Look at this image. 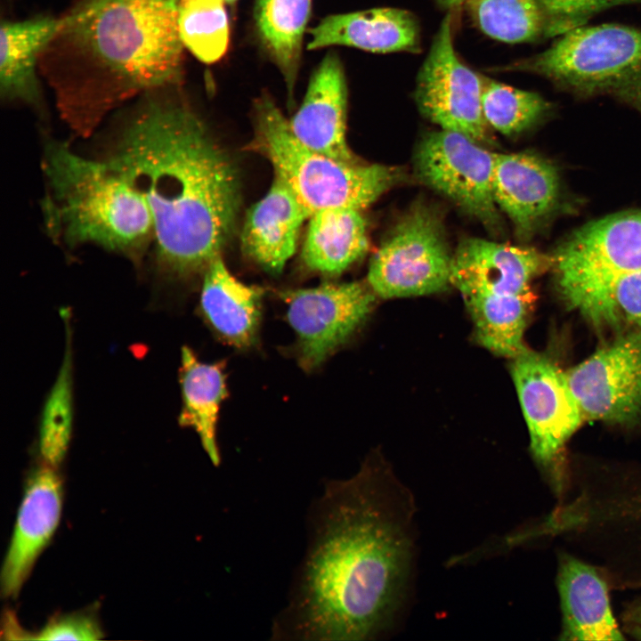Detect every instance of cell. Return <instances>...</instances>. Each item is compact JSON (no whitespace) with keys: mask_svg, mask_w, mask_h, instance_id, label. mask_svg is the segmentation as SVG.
<instances>
[{"mask_svg":"<svg viewBox=\"0 0 641 641\" xmlns=\"http://www.w3.org/2000/svg\"><path fill=\"white\" fill-rule=\"evenodd\" d=\"M310 540L279 638L369 640L405 596L414 552L415 501L386 467L367 462L331 480L312 512Z\"/></svg>","mask_w":641,"mask_h":641,"instance_id":"1","label":"cell"},{"mask_svg":"<svg viewBox=\"0 0 641 641\" xmlns=\"http://www.w3.org/2000/svg\"><path fill=\"white\" fill-rule=\"evenodd\" d=\"M174 86L139 97L105 160L145 198L158 266L180 277L221 255L240 191L231 159L199 117L171 95Z\"/></svg>","mask_w":641,"mask_h":641,"instance_id":"2","label":"cell"},{"mask_svg":"<svg viewBox=\"0 0 641 641\" xmlns=\"http://www.w3.org/2000/svg\"><path fill=\"white\" fill-rule=\"evenodd\" d=\"M172 0H77L43 51L39 72L78 135L134 97L179 85L183 45Z\"/></svg>","mask_w":641,"mask_h":641,"instance_id":"3","label":"cell"},{"mask_svg":"<svg viewBox=\"0 0 641 641\" xmlns=\"http://www.w3.org/2000/svg\"><path fill=\"white\" fill-rule=\"evenodd\" d=\"M44 173L43 209L52 235L70 247L94 244L134 261L154 240L150 209L142 194L106 160L86 158L65 142H50Z\"/></svg>","mask_w":641,"mask_h":641,"instance_id":"4","label":"cell"},{"mask_svg":"<svg viewBox=\"0 0 641 641\" xmlns=\"http://www.w3.org/2000/svg\"><path fill=\"white\" fill-rule=\"evenodd\" d=\"M253 149L269 159L310 214L348 207L362 210L402 178L400 169L340 160L303 144L268 97L256 101Z\"/></svg>","mask_w":641,"mask_h":641,"instance_id":"5","label":"cell"},{"mask_svg":"<svg viewBox=\"0 0 641 641\" xmlns=\"http://www.w3.org/2000/svg\"><path fill=\"white\" fill-rule=\"evenodd\" d=\"M511 69L538 75L580 99L612 97L641 115V28L582 26Z\"/></svg>","mask_w":641,"mask_h":641,"instance_id":"6","label":"cell"},{"mask_svg":"<svg viewBox=\"0 0 641 641\" xmlns=\"http://www.w3.org/2000/svg\"><path fill=\"white\" fill-rule=\"evenodd\" d=\"M552 258L567 306L595 326L616 327L609 287L619 276L641 270V210L584 225L558 246Z\"/></svg>","mask_w":641,"mask_h":641,"instance_id":"7","label":"cell"},{"mask_svg":"<svg viewBox=\"0 0 641 641\" xmlns=\"http://www.w3.org/2000/svg\"><path fill=\"white\" fill-rule=\"evenodd\" d=\"M451 264L441 215L419 202L372 256L367 283L385 299L434 294L451 285Z\"/></svg>","mask_w":641,"mask_h":641,"instance_id":"8","label":"cell"},{"mask_svg":"<svg viewBox=\"0 0 641 641\" xmlns=\"http://www.w3.org/2000/svg\"><path fill=\"white\" fill-rule=\"evenodd\" d=\"M511 370L532 456L559 499L567 480L563 450L584 417L566 373L548 357L525 347L513 358Z\"/></svg>","mask_w":641,"mask_h":641,"instance_id":"9","label":"cell"},{"mask_svg":"<svg viewBox=\"0 0 641 641\" xmlns=\"http://www.w3.org/2000/svg\"><path fill=\"white\" fill-rule=\"evenodd\" d=\"M495 153L470 137L442 129L426 134L416 150L418 178L447 197L491 232L502 230L492 188Z\"/></svg>","mask_w":641,"mask_h":641,"instance_id":"10","label":"cell"},{"mask_svg":"<svg viewBox=\"0 0 641 641\" xmlns=\"http://www.w3.org/2000/svg\"><path fill=\"white\" fill-rule=\"evenodd\" d=\"M449 12L434 36L417 77L415 100L421 113L442 129L491 143L482 109V75L458 56Z\"/></svg>","mask_w":641,"mask_h":641,"instance_id":"11","label":"cell"},{"mask_svg":"<svg viewBox=\"0 0 641 641\" xmlns=\"http://www.w3.org/2000/svg\"><path fill=\"white\" fill-rule=\"evenodd\" d=\"M376 296L367 282L359 281L283 292L301 365L307 370L320 366L362 324Z\"/></svg>","mask_w":641,"mask_h":641,"instance_id":"12","label":"cell"},{"mask_svg":"<svg viewBox=\"0 0 641 641\" xmlns=\"http://www.w3.org/2000/svg\"><path fill=\"white\" fill-rule=\"evenodd\" d=\"M584 419H641V329L616 338L565 371Z\"/></svg>","mask_w":641,"mask_h":641,"instance_id":"13","label":"cell"},{"mask_svg":"<svg viewBox=\"0 0 641 641\" xmlns=\"http://www.w3.org/2000/svg\"><path fill=\"white\" fill-rule=\"evenodd\" d=\"M552 264V256L534 248L467 238L452 256L450 283L463 297L530 295L532 279Z\"/></svg>","mask_w":641,"mask_h":641,"instance_id":"14","label":"cell"},{"mask_svg":"<svg viewBox=\"0 0 641 641\" xmlns=\"http://www.w3.org/2000/svg\"><path fill=\"white\" fill-rule=\"evenodd\" d=\"M495 202L519 239L533 237L562 207L558 173L547 159L531 153H495Z\"/></svg>","mask_w":641,"mask_h":641,"instance_id":"15","label":"cell"},{"mask_svg":"<svg viewBox=\"0 0 641 641\" xmlns=\"http://www.w3.org/2000/svg\"><path fill=\"white\" fill-rule=\"evenodd\" d=\"M56 468L44 462L28 479L1 573V589L5 597L18 595L58 526L62 482Z\"/></svg>","mask_w":641,"mask_h":641,"instance_id":"16","label":"cell"},{"mask_svg":"<svg viewBox=\"0 0 641 641\" xmlns=\"http://www.w3.org/2000/svg\"><path fill=\"white\" fill-rule=\"evenodd\" d=\"M347 86L339 58L328 53L313 72L304 101L288 121L303 144L332 158L356 161L346 141Z\"/></svg>","mask_w":641,"mask_h":641,"instance_id":"17","label":"cell"},{"mask_svg":"<svg viewBox=\"0 0 641 641\" xmlns=\"http://www.w3.org/2000/svg\"><path fill=\"white\" fill-rule=\"evenodd\" d=\"M603 572L569 554L558 556L556 588L562 613L559 639L623 640Z\"/></svg>","mask_w":641,"mask_h":641,"instance_id":"18","label":"cell"},{"mask_svg":"<svg viewBox=\"0 0 641 641\" xmlns=\"http://www.w3.org/2000/svg\"><path fill=\"white\" fill-rule=\"evenodd\" d=\"M310 216L289 187L275 176L267 193L246 215L243 251L264 271L280 273L295 254L300 230Z\"/></svg>","mask_w":641,"mask_h":641,"instance_id":"19","label":"cell"},{"mask_svg":"<svg viewBox=\"0 0 641 641\" xmlns=\"http://www.w3.org/2000/svg\"><path fill=\"white\" fill-rule=\"evenodd\" d=\"M308 49L345 45L371 53L415 52L419 27L414 15L398 8H374L324 18L310 30Z\"/></svg>","mask_w":641,"mask_h":641,"instance_id":"20","label":"cell"},{"mask_svg":"<svg viewBox=\"0 0 641 641\" xmlns=\"http://www.w3.org/2000/svg\"><path fill=\"white\" fill-rule=\"evenodd\" d=\"M62 23V17L37 16L3 20L0 33V93L3 100L44 110L37 77L40 56Z\"/></svg>","mask_w":641,"mask_h":641,"instance_id":"21","label":"cell"},{"mask_svg":"<svg viewBox=\"0 0 641 641\" xmlns=\"http://www.w3.org/2000/svg\"><path fill=\"white\" fill-rule=\"evenodd\" d=\"M263 289L234 277L221 258L206 267L200 309L207 322L227 343L248 348L256 341L262 316Z\"/></svg>","mask_w":641,"mask_h":641,"instance_id":"22","label":"cell"},{"mask_svg":"<svg viewBox=\"0 0 641 641\" xmlns=\"http://www.w3.org/2000/svg\"><path fill=\"white\" fill-rule=\"evenodd\" d=\"M367 223L361 210L334 207L311 215L302 258L312 271L340 274L368 250Z\"/></svg>","mask_w":641,"mask_h":641,"instance_id":"23","label":"cell"},{"mask_svg":"<svg viewBox=\"0 0 641 641\" xmlns=\"http://www.w3.org/2000/svg\"><path fill=\"white\" fill-rule=\"evenodd\" d=\"M181 360L179 423L195 430L212 462L218 464L216 425L221 403L227 396L223 365L199 361L188 346L183 347Z\"/></svg>","mask_w":641,"mask_h":641,"instance_id":"24","label":"cell"},{"mask_svg":"<svg viewBox=\"0 0 641 641\" xmlns=\"http://www.w3.org/2000/svg\"><path fill=\"white\" fill-rule=\"evenodd\" d=\"M312 0H256L259 37L292 90L296 78L303 37Z\"/></svg>","mask_w":641,"mask_h":641,"instance_id":"25","label":"cell"},{"mask_svg":"<svg viewBox=\"0 0 641 641\" xmlns=\"http://www.w3.org/2000/svg\"><path fill=\"white\" fill-rule=\"evenodd\" d=\"M473 320L479 344L492 353L514 358L524 348L523 334L532 295L505 299L463 298Z\"/></svg>","mask_w":641,"mask_h":641,"instance_id":"26","label":"cell"},{"mask_svg":"<svg viewBox=\"0 0 641 641\" xmlns=\"http://www.w3.org/2000/svg\"><path fill=\"white\" fill-rule=\"evenodd\" d=\"M65 321V353L57 378L44 405L40 428L39 450L43 461L57 467L63 460L71 437L73 422V363L69 312L62 309Z\"/></svg>","mask_w":641,"mask_h":641,"instance_id":"27","label":"cell"},{"mask_svg":"<svg viewBox=\"0 0 641 641\" xmlns=\"http://www.w3.org/2000/svg\"><path fill=\"white\" fill-rule=\"evenodd\" d=\"M482 109L489 125L513 136L545 119L552 104L534 92L517 89L482 75Z\"/></svg>","mask_w":641,"mask_h":641,"instance_id":"28","label":"cell"},{"mask_svg":"<svg viewBox=\"0 0 641 641\" xmlns=\"http://www.w3.org/2000/svg\"><path fill=\"white\" fill-rule=\"evenodd\" d=\"M177 25L183 45L204 63L226 53L229 23L223 0H178Z\"/></svg>","mask_w":641,"mask_h":641,"instance_id":"29","label":"cell"},{"mask_svg":"<svg viewBox=\"0 0 641 641\" xmlns=\"http://www.w3.org/2000/svg\"><path fill=\"white\" fill-rule=\"evenodd\" d=\"M465 5L477 27L493 39L515 44L541 38L535 0H467Z\"/></svg>","mask_w":641,"mask_h":641,"instance_id":"30","label":"cell"},{"mask_svg":"<svg viewBox=\"0 0 641 641\" xmlns=\"http://www.w3.org/2000/svg\"><path fill=\"white\" fill-rule=\"evenodd\" d=\"M103 632L93 613H75L56 616L37 633H27L26 639L97 640Z\"/></svg>","mask_w":641,"mask_h":641,"instance_id":"31","label":"cell"},{"mask_svg":"<svg viewBox=\"0 0 641 641\" xmlns=\"http://www.w3.org/2000/svg\"><path fill=\"white\" fill-rule=\"evenodd\" d=\"M609 297L621 323L641 329V270L616 278L609 287Z\"/></svg>","mask_w":641,"mask_h":641,"instance_id":"32","label":"cell"},{"mask_svg":"<svg viewBox=\"0 0 641 641\" xmlns=\"http://www.w3.org/2000/svg\"><path fill=\"white\" fill-rule=\"evenodd\" d=\"M622 510L641 544V475H631L622 497Z\"/></svg>","mask_w":641,"mask_h":641,"instance_id":"33","label":"cell"},{"mask_svg":"<svg viewBox=\"0 0 641 641\" xmlns=\"http://www.w3.org/2000/svg\"><path fill=\"white\" fill-rule=\"evenodd\" d=\"M622 631L641 639V598L629 604L622 613Z\"/></svg>","mask_w":641,"mask_h":641,"instance_id":"34","label":"cell"},{"mask_svg":"<svg viewBox=\"0 0 641 641\" xmlns=\"http://www.w3.org/2000/svg\"><path fill=\"white\" fill-rule=\"evenodd\" d=\"M436 2L441 7L452 11L465 4L467 0H436Z\"/></svg>","mask_w":641,"mask_h":641,"instance_id":"35","label":"cell"},{"mask_svg":"<svg viewBox=\"0 0 641 641\" xmlns=\"http://www.w3.org/2000/svg\"><path fill=\"white\" fill-rule=\"evenodd\" d=\"M223 1H224V3H227V4H232L237 0H223Z\"/></svg>","mask_w":641,"mask_h":641,"instance_id":"36","label":"cell"},{"mask_svg":"<svg viewBox=\"0 0 641 641\" xmlns=\"http://www.w3.org/2000/svg\"><path fill=\"white\" fill-rule=\"evenodd\" d=\"M172 1H175V2H178V0H172Z\"/></svg>","mask_w":641,"mask_h":641,"instance_id":"37","label":"cell"}]
</instances>
